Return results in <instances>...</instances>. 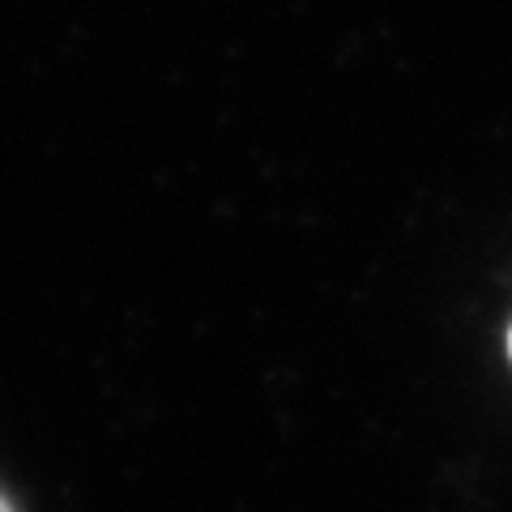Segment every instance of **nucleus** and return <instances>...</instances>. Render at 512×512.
<instances>
[{
    "mask_svg": "<svg viewBox=\"0 0 512 512\" xmlns=\"http://www.w3.org/2000/svg\"><path fill=\"white\" fill-rule=\"evenodd\" d=\"M0 512H13V508H9V500H5V495H0Z\"/></svg>",
    "mask_w": 512,
    "mask_h": 512,
    "instance_id": "f257e3e1",
    "label": "nucleus"
},
{
    "mask_svg": "<svg viewBox=\"0 0 512 512\" xmlns=\"http://www.w3.org/2000/svg\"><path fill=\"white\" fill-rule=\"evenodd\" d=\"M508 350H512V333H508Z\"/></svg>",
    "mask_w": 512,
    "mask_h": 512,
    "instance_id": "f03ea898",
    "label": "nucleus"
}]
</instances>
